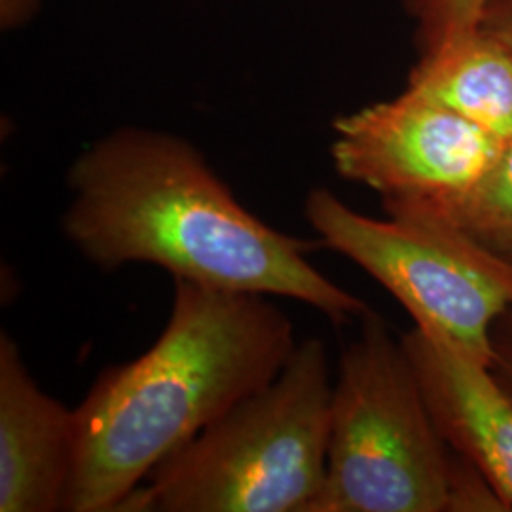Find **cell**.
<instances>
[{"instance_id": "obj_10", "label": "cell", "mask_w": 512, "mask_h": 512, "mask_svg": "<svg viewBox=\"0 0 512 512\" xmlns=\"http://www.w3.org/2000/svg\"><path fill=\"white\" fill-rule=\"evenodd\" d=\"M433 209L512 268V139L467 192Z\"/></svg>"}, {"instance_id": "obj_8", "label": "cell", "mask_w": 512, "mask_h": 512, "mask_svg": "<svg viewBox=\"0 0 512 512\" xmlns=\"http://www.w3.org/2000/svg\"><path fill=\"white\" fill-rule=\"evenodd\" d=\"M74 408L44 393L18 344L0 336V512L63 511L73 473Z\"/></svg>"}, {"instance_id": "obj_14", "label": "cell", "mask_w": 512, "mask_h": 512, "mask_svg": "<svg viewBox=\"0 0 512 512\" xmlns=\"http://www.w3.org/2000/svg\"><path fill=\"white\" fill-rule=\"evenodd\" d=\"M40 0H0V25L4 31H12L25 25L37 14Z\"/></svg>"}, {"instance_id": "obj_3", "label": "cell", "mask_w": 512, "mask_h": 512, "mask_svg": "<svg viewBox=\"0 0 512 512\" xmlns=\"http://www.w3.org/2000/svg\"><path fill=\"white\" fill-rule=\"evenodd\" d=\"M332 387L325 344L300 342L274 382L164 459L120 512H313Z\"/></svg>"}, {"instance_id": "obj_5", "label": "cell", "mask_w": 512, "mask_h": 512, "mask_svg": "<svg viewBox=\"0 0 512 512\" xmlns=\"http://www.w3.org/2000/svg\"><path fill=\"white\" fill-rule=\"evenodd\" d=\"M384 211L387 219L366 217L329 188H313L304 207L321 245L363 268L418 327L492 365V329L512 308V268L433 207Z\"/></svg>"}, {"instance_id": "obj_9", "label": "cell", "mask_w": 512, "mask_h": 512, "mask_svg": "<svg viewBox=\"0 0 512 512\" xmlns=\"http://www.w3.org/2000/svg\"><path fill=\"white\" fill-rule=\"evenodd\" d=\"M406 90L456 112L501 143L512 139V52L478 25L421 52Z\"/></svg>"}, {"instance_id": "obj_7", "label": "cell", "mask_w": 512, "mask_h": 512, "mask_svg": "<svg viewBox=\"0 0 512 512\" xmlns=\"http://www.w3.org/2000/svg\"><path fill=\"white\" fill-rule=\"evenodd\" d=\"M401 346L435 425L512 509V399L492 368L437 330L414 325Z\"/></svg>"}, {"instance_id": "obj_2", "label": "cell", "mask_w": 512, "mask_h": 512, "mask_svg": "<svg viewBox=\"0 0 512 512\" xmlns=\"http://www.w3.org/2000/svg\"><path fill=\"white\" fill-rule=\"evenodd\" d=\"M173 283L154 346L103 370L74 408L65 512H120L164 459L274 382L298 346L268 296Z\"/></svg>"}, {"instance_id": "obj_1", "label": "cell", "mask_w": 512, "mask_h": 512, "mask_svg": "<svg viewBox=\"0 0 512 512\" xmlns=\"http://www.w3.org/2000/svg\"><path fill=\"white\" fill-rule=\"evenodd\" d=\"M69 190L63 234L103 270L152 264L219 291L291 298L334 325L372 313L311 264L321 241L258 219L202 152L177 135L112 131L71 165Z\"/></svg>"}, {"instance_id": "obj_4", "label": "cell", "mask_w": 512, "mask_h": 512, "mask_svg": "<svg viewBox=\"0 0 512 512\" xmlns=\"http://www.w3.org/2000/svg\"><path fill=\"white\" fill-rule=\"evenodd\" d=\"M456 452L382 317L363 319L330 403L327 478L313 512L450 511Z\"/></svg>"}, {"instance_id": "obj_12", "label": "cell", "mask_w": 512, "mask_h": 512, "mask_svg": "<svg viewBox=\"0 0 512 512\" xmlns=\"http://www.w3.org/2000/svg\"><path fill=\"white\" fill-rule=\"evenodd\" d=\"M492 372L512 399V308L505 311L492 329Z\"/></svg>"}, {"instance_id": "obj_6", "label": "cell", "mask_w": 512, "mask_h": 512, "mask_svg": "<svg viewBox=\"0 0 512 512\" xmlns=\"http://www.w3.org/2000/svg\"><path fill=\"white\" fill-rule=\"evenodd\" d=\"M501 147L463 116L404 90L340 116L330 154L340 177L378 192L384 207H439L467 192Z\"/></svg>"}, {"instance_id": "obj_11", "label": "cell", "mask_w": 512, "mask_h": 512, "mask_svg": "<svg viewBox=\"0 0 512 512\" xmlns=\"http://www.w3.org/2000/svg\"><path fill=\"white\" fill-rule=\"evenodd\" d=\"M416 23L418 52H431L473 31L488 0H403Z\"/></svg>"}, {"instance_id": "obj_13", "label": "cell", "mask_w": 512, "mask_h": 512, "mask_svg": "<svg viewBox=\"0 0 512 512\" xmlns=\"http://www.w3.org/2000/svg\"><path fill=\"white\" fill-rule=\"evenodd\" d=\"M478 27L497 38L512 52V0H488Z\"/></svg>"}]
</instances>
